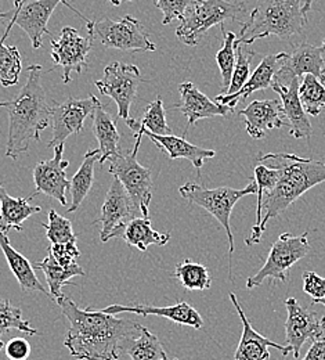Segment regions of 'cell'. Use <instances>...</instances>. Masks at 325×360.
Returning <instances> with one entry per match:
<instances>
[{"label": "cell", "instance_id": "obj_1", "mask_svg": "<svg viewBox=\"0 0 325 360\" xmlns=\"http://www.w3.org/2000/svg\"><path fill=\"white\" fill-rule=\"evenodd\" d=\"M62 315L69 321L64 347L78 360L119 359L128 340L140 335L141 324L118 319L92 308L81 309L71 298L57 300Z\"/></svg>", "mask_w": 325, "mask_h": 360}, {"label": "cell", "instance_id": "obj_2", "mask_svg": "<svg viewBox=\"0 0 325 360\" xmlns=\"http://www.w3.org/2000/svg\"><path fill=\"white\" fill-rule=\"evenodd\" d=\"M259 164L279 171L276 186L265 193L262 202V222L245 238L246 245L259 244L270 219L277 218L306 191L325 181V164L312 158H302L288 153H269L259 157Z\"/></svg>", "mask_w": 325, "mask_h": 360}, {"label": "cell", "instance_id": "obj_3", "mask_svg": "<svg viewBox=\"0 0 325 360\" xmlns=\"http://www.w3.org/2000/svg\"><path fill=\"white\" fill-rule=\"evenodd\" d=\"M28 77L18 96L8 101V136L6 157L17 160L27 153L34 141H39L42 132L51 122V105L47 103L42 88V65L34 64L27 68Z\"/></svg>", "mask_w": 325, "mask_h": 360}, {"label": "cell", "instance_id": "obj_4", "mask_svg": "<svg viewBox=\"0 0 325 360\" xmlns=\"http://www.w3.org/2000/svg\"><path fill=\"white\" fill-rule=\"evenodd\" d=\"M306 28L303 0H258L246 22L241 24L239 45H252L258 39L277 37L292 44Z\"/></svg>", "mask_w": 325, "mask_h": 360}, {"label": "cell", "instance_id": "obj_5", "mask_svg": "<svg viewBox=\"0 0 325 360\" xmlns=\"http://www.w3.org/2000/svg\"><path fill=\"white\" fill-rule=\"evenodd\" d=\"M180 195L187 200L190 204L198 205L208 211L218 222L223 226V229L227 233L229 237V258L230 265L229 270L232 271V259L234 254V236H232V226H230V218H232V210L237 205V202L251 194L258 193L256 181H251L245 188H232V187H218V188H206L201 184L188 181L179 188Z\"/></svg>", "mask_w": 325, "mask_h": 360}, {"label": "cell", "instance_id": "obj_6", "mask_svg": "<svg viewBox=\"0 0 325 360\" xmlns=\"http://www.w3.org/2000/svg\"><path fill=\"white\" fill-rule=\"evenodd\" d=\"M245 11V3H232L227 0H191L176 37L187 46H197L202 37L215 25L237 18Z\"/></svg>", "mask_w": 325, "mask_h": 360}, {"label": "cell", "instance_id": "obj_7", "mask_svg": "<svg viewBox=\"0 0 325 360\" xmlns=\"http://www.w3.org/2000/svg\"><path fill=\"white\" fill-rule=\"evenodd\" d=\"M60 3H64L74 13L79 14L81 18L85 20L86 22L89 21L67 0H15L14 6L10 10L0 13V25L6 27L1 39L6 41L11 28L17 25L28 35L32 44V49H41L44 44V35H50L47 30L48 20Z\"/></svg>", "mask_w": 325, "mask_h": 360}, {"label": "cell", "instance_id": "obj_8", "mask_svg": "<svg viewBox=\"0 0 325 360\" xmlns=\"http://www.w3.org/2000/svg\"><path fill=\"white\" fill-rule=\"evenodd\" d=\"M141 139L142 137H136L133 150L128 153L119 151L108 161L111 162L110 174L122 183L133 204L136 205L140 215L142 218H148L150 204L154 191V181L151 176V169L140 165L138 161Z\"/></svg>", "mask_w": 325, "mask_h": 360}, {"label": "cell", "instance_id": "obj_9", "mask_svg": "<svg viewBox=\"0 0 325 360\" xmlns=\"http://www.w3.org/2000/svg\"><path fill=\"white\" fill-rule=\"evenodd\" d=\"M309 231L300 236H292L291 233H282L277 241L272 245L269 257L265 265L256 274L246 280V288H253L263 284L265 280L273 278L281 283L288 281V270L295 264L303 259L309 251Z\"/></svg>", "mask_w": 325, "mask_h": 360}, {"label": "cell", "instance_id": "obj_10", "mask_svg": "<svg viewBox=\"0 0 325 360\" xmlns=\"http://www.w3.org/2000/svg\"><path fill=\"white\" fill-rule=\"evenodd\" d=\"M86 28L93 32L101 45L122 51H155L157 45L150 39L142 24L133 15H125L121 21L110 18L89 20Z\"/></svg>", "mask_w": 325, "mask_h": 360}, {"label": "cell", "instance_id": "obj_11", "mask_svg": "<svg viewBox=\"0 0 325 360\" xmlns=\"http://www.w3.org/2000/svg\"><path fill=\"white\" fill-rule=\"evenodd\" d=\"M141 82L139 67L133 64H122L114 61L104 68V75L94 85L102 96L112 98L117 103L118 120L129 122L131 107L136 98Z\"/></svg>", "mask_w": 325, "mask_h": 360}, {"label": "cell", "instance_id": "obj_12", "mask_svg": "<svg viewBox=\"0 0 325 360\" xmlns=\"http://www.w3.org/2000/svg\"><path fill=\"white\" fill-rule=\"evenodd\" d=\"M86 35H82L72 27H64L58 39L51 37V58L54 67L62 68V82H71V74H82L88 68V56L93 47L94 35L88 30Z\"/></svg>", "mask_w": 325, "mask_h": 360}, {"label": "cell", "instance_id": "obj_13", "mask_svg": "<svg viewBox=\"0 0 325 360\" xmlns=\"http://www.w3.org/2000/svg\"><path fill=\"white\" fill-rule=\"evenodd\" d=\"M98 98L91 94L86 98L68 97L64 103L51 104V125L53 135L47 147L54 148L58 144L65 143V140L74 134H81L84 131L85 120L93 114Z\"/></svg>", "mask_w": 325, "mask_h": 360}, {"label": "cell", "instance_id": "obj_14", "mask_svg": "<svg viewBox=\"0 0 325 360\" xmlns=\"http://www.w3.org/2000/svg\"><path fill=\"white\" fill-rule=\"evenodd\" d=\"M64 143L54 147V157L51 160L41 161L34 168L35 191L28 197L32 200L38 194H45L61 205L67 207V191H69L71 181L67 178V168L69 161L64 160Z\"/></svg>", "mask_w": 325, "mask_h": 360}, {"label": "cell", "instance_id": "obj_15", "mask_svg": "<svg viewBox=\"0 0 325 360\" xmlns=\"http://www.w3.org/2000/svg\"><path fill=\"white\" fill-rule=\"evenodd\" d=\"M288 317L285 321V340L295 359H299L300 349L307 341H316L324 337L321 319L309 308L302 307L295 298L285 301Z\"/></svg>", "mask_w": 325, "mask_h": 360}, {"label": "cell", "instance_id": "obj_16", "mask_svg": "<svg viewBox=\"0 0 325 360\" xmlns=\"http://www.w3.org/2000/svg\"><path fill=\"white\" fill-rule=\"evenodd\" d=\"M140 215L136 205L129 197L128 191L122 186V183L114 178L101 207V214L94 224H101L100 240L107 243L111 234L122 225L128 224L133 218H139ZM141 217V215H140ZM142 218V217H141Z\"/></svg>", "mask_w": 325, "mask_h": 360}, {"label": "cell", "instance_id": "obj_17", "mask_svg": "<svg viewBox=\"0 0 325 360\" xmlns=\"http://www.w3.org/2000/svg\"><path fill=\"white\" fill-rule=\"evenodd\" d=\"M314 75L325 84V41L321 46L300 42L292 53H285L276 81L289 82L292 78Z\"/></svg>", "mask_w": 325, "mask_h": 360}, {"label": "cell", "instance_id": "obj_18", "mask_svg": "<svg viewBox=\"0 0 325 360\" xmlns=\"http://www.w3.org/2000/svg\"><path fill=\"white\" fill-rule=\"evenodd\" d=\"M238 115L244 118L248 135L255 140L263 139L269 131L288 127L282 103L274 98L255 100L239 110Z\"/></svg>", "mask_w": 325, "mask_h": 360}, {"label": "cell", "instance_id": "obj_19", "mask_svg": "<svg viewBox=\"0 0 325 360\" xmlns=\"http://www.w3.org/2000/svg\"><path fill=\"white\" fill-rule=\"evenodd\" d=\"M180 103L175 104L172 108L179 110L187 118V128L183 137H186L190 128H192L199 120H208L218 115L226 117L234 112L230 105H223L212 101L206 94H204L191 82H183L179 86Z\"/></svg>", "mask_w": 325, "mask_h": 360}, {"label": "cell", "instance_id": "obj_20", "mask_svg": "<svg viewBox=\"0 0 325 360\" xmlns=\"http://www.w3.org/2000/svg\"><path fill=\"white\" fill-rule=\"evenodd\" d=\"M230 300L242 323V334L234 355V360H269L270 359L269 348H276L284 356H288L289 354H292L288 345H279L277 342L266 338L265 335L259 334L252 327L234 292L230 294Z\"/></svg>", "mask_w": 325, "mask_h": 360}, {"label": "cell", "instance_id": "obj_21", "mask_svg": "<svg viewBox=\"0 0 325 360\" xmlns=\"http://www.w3.org/2000/svg\"><path fill=\"white\" fill-rule=\"evenodd\" d=\"M299 84L300 78H292L285 84L274 79L272 89L279 93L281 97L282 108L289 127V135L293 139H310L313 135V128L299 97Z\"/></svg>", "mask_w": 325, "mask_h": 360}, {"label": "cell", "instance_id": "obj_22", "mask_svg": "<svg viewBox=\"0 0 325 360\" xmlns=\"http://www.w3.org/2000/svg\"><path fill=\"white\" fill-rule=\"evenodd\" d=\"M101 312L107 315H119V314H135L140 316H159L165 317L173 323L188 326L195 330H201L204 327V320L199 312L188 305L185 301L178 302L171 307L157 308L154 305H144V304H133V305H110L104 308Z\"/></svg>", "mask_w": 325, "mask_h": 360}, {"label": "cell", "instance_id": "obj_23", "mask_svg": "<svg viewBox=\"0 0 325 360\" xmlns=\"http://www.w3.org/2000/svg\"><path fill=\"white\" fill-rule=\"evenodd\" d=\"M284 56H285V51L279 54L266 56L241 90H238L234 94H219L215 101L223 105H230L234 108L239 101H245L253 91L272 88L273 81L281 68Z\"/></svg>", "mask_w": 325, "mask_h": 360}, {"label": "cell", "instance_id": "obj_24", "mask_svg": "<svg viewBox=\"0 0 325 360\" xmlns=\"http://www.w3.org/2000/svg\"><path fill=\"white\" fill-rule=\"evenodd\" d=\"M144 135L147 136L161 151L168 154L171 161L185 158L197 168V171H201L206 160H211L216 155L213 150L191 144L190 141H187L186 137L154 135L150 132H144Z\"/></svg>", "mask_w": 325, "mask_h": 360}, {"label": "cell", "instance_id": "obj_25", "mask_svg": "<svg viewBox=\"0 0 325 360\" xmlns=\"http://www.w3.org/2000/svg\"><path fill=\"white\" fill-rule=\"evenodd\" d=\"M0 250L4 254V258L8 264V268L14 277L17 278L21 291L24 292H42L50 297V292L45 288V285L39 281L35 274L34 265L17 250H14L8 241L7 234L0 231Z\"/></svg>", "mask_w": 325, "mask_h": 360}, {"label": "cell", "instance_id": "obj_26", "mask_svg": "<svg viewBox=\"0 0 325 360\" xmlns=\"http://www.w3.org/2000/svg\"><path fill=\"white\" fill-rule=\"evenodd\" d=\"M121 237L128 245L145 252L150 245H166L171 240L169 233H158L152 229L150 218H133L128 224L118 227L110 238Z\"/></svg>", "mask_w": 325, "mask_h": 360}, {"label": "cell", "instance_id": "obj_27", "mask_svg": "<svg viewBox=\"0 0 325 360\" xmlns=\"http://www.w3.org/2000/svg\"><path fill=\"white\" fill-rule=\"evenodd\" d=\"M29 198L11 197L6 188L0 184V231L8 234L11 229L17 231L22 230V224L35 214H39L42 208L39 205L29 204Z\"/></svg>", "mask_w": 325, "mask_h": 360}, {"label": "cell", "instance_id": "obj_28", "mask_svg": "<svg viewBox=\"0 0 325 360\" xmlns=\"http://www.w3.org/2000/svg\"><path fill=\"white\" fill-rule=\"evenodd\" d=\"M93 134L98 141V164L102 165L105 161L112 158L115 154L119 153V141L121 135L117 129V124L112 120L111 114L107 112L102 104H98L94 108L93 114Z\"/></svg>", "mask_w": 325, "mask_h": 360}, {"label": "cell", "instance_id": "obj_29", "mask_svg": "<svg viewBox=\"0 0 325 360\" xmlns=\"http://www.w3.org/2000/svg\"><path fill=\"white\" fill-rule=\"evenodd\" d=\"M98 158H100L98 148L89 150L85 154L78 172L74 175L72 179L69 180L71 181V187H69L71 205L68 207L69 214L75 212L81 207L84 200L88 197V194L91 193L94 183V164L98 162Z\"/></svg>", "mask_w": 325, "mask_h": 360}, {"label": "cell", "instance_id": "obj_30", "mask_svg": "<svg viewBox=\"0 0 325 360\" xmlns=\"http://www.w3.org/2000/svg\"><path fill=\"white\" fill-rule=\"evenodd\" d=\"M34 269H41L44 271L50 297L54 301L64 297L62 287L65 284H71L68 283L69 278L75 276H86L84 268L79 266L78 264L74 266H62L51 255H47L44 261L34 264Z\"/></svg>", "mask_w": 325, "mask_h": 360}, {"label": "cell", "instance_id": "obj_31", "mask_svg": "<svg viewBox=\"0 0 325 360\" xmlns=\"http://www.w3.org/2000/svg\"><path fill=\"white\" fill-rule=\"evenodd\" d=\"M126 125L136 132V137H142L144 132L159 136L173 135L172 128L166 122L165 105L161 97H157L145 107L140 121L132 118L129 122H126Z\"/></svg>", "mask_w": 325, "mask_h": 360}, {"label": "cell", "instance_id": "obj_32", "mask_svg": "<svg viewBox=\"0 0 325 360\" xmlns=\"http://www.w3.org/2000/svg\"><path fill=\"white\" fill-rule=\"evenodd\" d=\"M124 351L132 360H168L159 338L142 326L139 337L128 340L124 345Z\"/></svg>", "mask_w": 325, "mask_h": 360}, {"label": "cell", "instance_id": "obj_33", "mask_svg": "<svg viewBox=\"0 0 325 360\" xmlns=\"http://www.w3.org/2000/svg\"><path fill=\"white\" fill-rule=\"evenodd\" d=\"M173 277L180 281V284L190 291H205L212 287V277L206 266L192 262L191 259H185L180 262Z\"/></svg>", "mask_w": 325, "mask_h": 360}, {"label": "cell", "instance_id": "obj_34", "mask_svg": "<svg viewBox=\"0 0 325 360\" xmlns=\"http://www.w3.org/2000/svg\"><path fill=\"white\" fill-rule=\"evenodd\" d=\"M299 97L306 114L319 117L325 108V85L314 75L300 78Z\"/></svg>", "mask_w": 325, "mask_h": 360}, {"label": "cell", "instance_id": "obj_35", "mask_svg": "<svg viewBox=\"0 0 325 360\" xmlns=\"http://www.w3.org/2000/svg\"><path fill=\"white\" fill-rule=\"evenodd\" d=\"M222 34H223V46L216 54V63L219 65L220 74H222V94H226L232 84V72L235 68V51L238 47L237 35L232 31H226L225 25H220Z\"/></svg>", "mask_w": 325, "mask_h": 360}, {"label": "cell", "instance_id": "obj_36", "mask_svg": "<svg viewBox=\"0 0 325 360\" xmlns=\"http://www.w3.org/2000/svg\"><path fill=\"white\" fill-rule=\"evenodd\" d=\"M22 63L17 46L6 45L0 39V84L3 88H10L18 84Z\"/></svg>", "mask_w": 325, "mask_h": 360}, {"label": "cell", "instance_id": "obj_37", "mask_svg": "<svg viewBox=\"0 0 325 360\" xmlns=\"http://www.w3.org/2000/svg\"><path fill=\"white\" fill-rule=\"evenodd\" d=\"M18 330L27 335H37L38 330L28 320L22 319V311L11 305L8 300H0V337L10 331Z\"/></svg>", "mask_w": 325, "mask_h": 360}, {"label": "cell", "instance_id": "obj_38", "mask_svg": "<svg viewBox=\"0 0 325 360\" xmlns=\"http://www.w3.org/2000/svg\"><path fill=\"white\" fill-rule=\"evenodd\" d=\"M44 227L46 229L47 238L51 244H69L78 241L72 224L69 219L61 217L55 210L48 211V224Z\"/></svg>", "mask_w": 325, "mask_h": 360}, {"label": "cell", "instance_id": "obj_39", "mask_svg": "<svg viewBox=\"0 0 325 360\" xmlns=\"http://www.w3.org/2000/svg\"><path fill=\"white\" fill-rule=\"evenodd\" d=\"M279 179V169L269 168L263 164H258L255 168V181L258 186V210H256V224L252 227V230L258 229L262 222V202L265 193L270 191Z\"/></svg>", "mask_w": 325, "mask_h": 360}, {"label": "cell", "instance_id": "obj_40", "mask_svg": "<svg viewBox=\"0 0 325 360\" xmlns=\"http://www.w3.org/2000/svg\"><path fill=\"white\" fill-rule=\"evenodd\" d=\"M255 57V51H244V49L238 45L237 47V61L232 72V84L226 94H234L246 84L251 74V63Z\"/></svg>", "mask_w": 325, "mask_h": 360}, {"label": "cell", "instance_id": "obj_41", "mask_svg": "<svg viewBox=\"0 0 325 360\" xmlns=\"http://www.w3.org/2000/svg\"><path fill=\"white\" fill-rule=\"evenodd\" d=\"M191 0H154L155 7L162 11V24L168 25L175 20H182Z\"/></svg>", "mask_w": 325, "mask_h": 360}, {"label": "cell", "instance_id": "obj_42", "mask_svg": "<svg viewBox=\"0 0 325 360\" xmlns=\"http://www.w3.org/2000/svg\"><path fill=\"white\" fill-rule=\"evenodd\" d=\"M48 255H51L62 266H74L77 265V259L81 257V252L75 243L51 244L48 248Z\"/></svg>", "mask_w": 325, "mask_h": 360}, {"label": "cell", "instance_id": "obj_43", "mask_svg": "<svg viewBox=\"0 0 325 360\" xmlns=\"http://www.w3.org/2000/svg\"><path fill=\"white\" fill-rule=\"evenodd\" d=\"M303 290L313 300H324L325 278L314 271L303 273Z\"/></svg>", "mask_w": 325, "mask_h": 360}, {"label": "cell", "instance_id": "obj_44", "mask_svg": "<svg viewBox=\"0 0 325 360\" xmlns=\"http://www.w3.org/2000/svg\"><path fill=\"white\" fill-rule=\"evenodd\" d=\"M4 352L10 360H27L31 355V345L25 338L14 337L4 347Z\"/></svg>", "mask_w": 325, "mask_h": 360}, {"label": "cell", "instance_id": "obj_45", "mask_svg": "<svg viewBox=\"0 0 325 360\" xmlns=\"http://www.w3.org/2000/svg\"><path fill=\"white\" fill-rule=\"evenodd\" d=\"M302 360H325V337L313 341L310 349Z\"/></svg>", "mask_w": 325, "mask_h": 360}, {"label": "cell", "instance_id": "obj_46", "mask_svg": "<svg viewBox=\"0 0 325 360\" xmlns=\"http://www.w3.org/2000/svg\"><path fill=\"white\" fill-rule=\"evenodd\" d=\"M314 0H303V14L307 15V13L312 10V6H313Z\"/></svg>", "mask_w": 325, "mask_h": 360}, {"label": "cell", "instance_id": "obj_47", "mask_svg": "<svg viewBox=\"0 0 325 360\" xmlns=\"http://www.w3.org/2000/svg\"><path fill=\"white\" fill-rule=\"evenodd\" d=\"M312 305H323V307H325V298L324 300H313ZM321 324H323L325 330V316L321 319Z\"/></svg>", "mask_w": 325, "mask_h": 360}, {"label": "cell", "instance_id": "obj_48", "mask_svg": "<svg viewBox=\"0 0 325 360\" xmlns=\"http://www.w3.org/2000/svg\"><path fill=\"white\" fill-rule=\"evenodd\" d=\"M125 1H135V0H110V3H111L112 6H119V4L125 3Z\"/></svg>", "mask_w": 325, "mask_h": 360}, {"label": "cell", "instance_id": "obj_49", "mask_svg": "<svg viewBox=\"0 0 325 360\" xmlns=\"http://www.w3.org/2000/svg\"><path fill=\"white\" fill-rule=\"evenodd\" d=\"M8 101H0V107H7Z\"/></svg>", "mask_w": 325, "mask_h": 360}, {"label": "cell", "instance_id": "obj_50", "mask_svg": "<svg viewBox=\"0 0 325 360\" xmlns=\"http://www.w3.org/2000/svg\"><path fill=\"white\" fill-rule=\"evenodd\" d=\"M1 349H4V344H3V341L0 340V351H1Z\"/></svg>", "mask_w": 325, "mask_h": 360}, {"label": "cell", "instance_id": "obj_51", "mask_svg": "<svg viewBox=\"0 0 325 360\" xmlns=\"http://www.w3.org/2000/svg\"><path fill=\"white\" fill-rule=\"evenodd\" d=\"M175 360H179V359H175Z\"/></svg>", "mask_w": 325, "mask_h": 360}]
</instances>
